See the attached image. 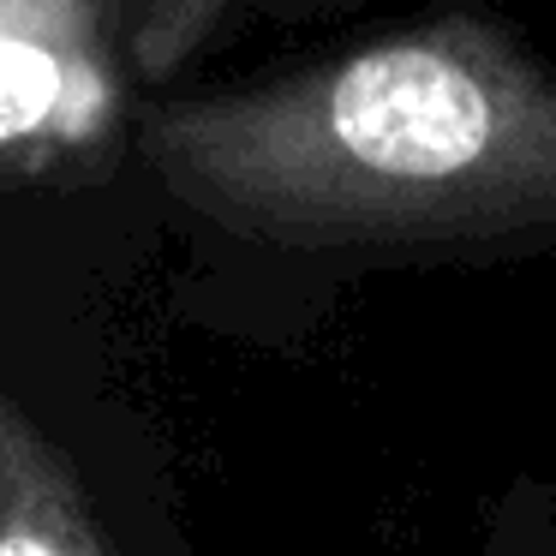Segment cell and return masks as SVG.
I'll return each instance as SVG.
<instances>
[{"mask_svg": "<svg viewBox=\"0 0 556 556\" xmlns=\"http://www.w3.org/2000/svg\"><path fill=\"white\" fill-rule=\"evenodd\" d=\"M150 156L192 210L276 240L556 228V78L484 30H419L156 114Z\"/></svg>", "mask_w": 556, "mask_h": 556, "instance_id": "obj_1", "label": "cell"}, {"mask_svg": "<svg viewBox=\"0 0 556 556\" xmlns=\"http://www.w3.org/2000/svg\"><path fill=\"white\" fill-rule=\"evenodd\" d=\"M85 0H0V150L85 144L109 114Z\"/></svg>", "mask_w": 556, "mask_h": 556, "instance_id": "obj_2", "label": "cell"}, {"mask_svg": "<svg viewBox=\"0 0 556 556\" xmlns=\"http://www.w3.org/2000/svg\"><path fill=\"white\" fill-rule=\"evenodd\" d=\"M0 556H102L66 455L0 395Z\"/></svg>", "mask_w": 556, "mask_h": 556, "instance_id": "obj_3", "label": "cell"}, {"mask_svg": "<svg viewBox=\"0 0 556 556\" xmlns=\"http://www.w3.org/2000/svg\"><path fill=\"white\" fill-rule=\"evenodd\" d=\"M228 0H150L144 25H138V61L150 73H168L186 49L210 30V18L222 13Z\"/></svg>", "mask_w": 556, "mask_h": 556, "instance_id": "obj_4", "label": "cell"}]
</instances>
